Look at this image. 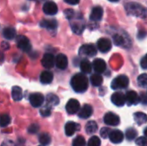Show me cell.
I'll return each instance as SVG.
<instances>
[{
	"label": "cell",
	"instance_id": "46",
	"mask_svg": "<svg viewBox=\"0 0 147 146\" xmlns=\"http://www.w3.org/2000/svg\"><path fill=\"white\" fill-rule=\"evenodd\" d=\"M144 133H145V136L147 137V127L145 129V131H144Z\"/></svg>",
	"mask_w": 147,
	"mask_h": 146
},
{
	"label": "cell",
	"instance_id": "17",
	"mask_svg": "<svg viewBox=\"0 0 147 146\" xmlns=\"http://www.w3.org/2000/svg\"><path fill=\"white\" fill-rule=\"evenodd\" d=\"M92 113H93L92 107L89 104H85L78 111V117L81 119H88L92 115Z\"/></svg>",
	"mask_w": 147,
	"mask_h": 146
},
{
	"label": "cell",
	"instance_id": "9",
	"mask_svg": "<svg viewBox=\"0 0 147 146\" xmlns=\"http://www.w3.org/2000/svg\"><path fill=\"white\" fill-rule=\"evenodd\" d=\"M43 11L46 15H53L57 14L58 12V6L54 2L48 1L44 3L43 5Z\"/></svg>",
	"mask_w": 147,
	"mask_h": 146
},
{
	"label": "cell",
	"instance_id": "22",
	"mask_svg": "<svg viewBox=\"0 0 147 146\" xmlns=\"http://www.w3.org/2000/svg\"><path fill=\"white\" fill-rule=\"evenodd\" d=\"M12 99L15 102H19L22 99V89L19 86H14L11 91Z\"/></svg>",
	"mask_w": 147,
	"mask_h": 146
},
{
	"label": "cell",
	"instance_id": "37",
	"mask_svg": "<svg viewBox=\"0 0 147 146\" xmlns=\"http://www.w3.org/2000/svg\"><path fill=\"white\" fill-rule=\"evenodd\" d=\"M110 132H111V130H110L109 128H108V127H103V128H102L101 131H100V135H101V137H102V139H107V138H109Z\"/></svg>",
	"mask_w": 147,
	"mask_h": 146
},
{
	"label": "cell",
	"instance_id": "10",
	"mask_svg": "<svg viewBox=\"0 0 147 146\" xmlns=\"http://www.w3.org/2000/svg\"><path fill=\"white\" fill-rule=\"evenodd\" d=\"M41 65L46 69H51L55 65V59L54 56L52 53H45L42 59H41Z\"/></svg>",
	"mask_w": 147,
	"mask_h": 146
},
{
	"label": "cell",
	"instance_id": "42",
	"mask_svg": "<svg viewBox=\"0 0 147 146\" xmlns=\"http://www.w3.org/2000/svg\"><path fill=\"white\" fill-rule=\"evenodd\" d=\"M140 65L143 69L146 70L147 69V54L141 59V62H140Z\"/></svg>",
	"mask_w": 147,
	"mask_h": 146
},
{
	"label": "cell",
	"instance_id": "27",
	"mask_svg": "<svg viewBox=\"0 0 147 146\" xmlns=\"http://www.w3.org/2000/svg\"><path fill=\"white\" fill-rule=\"evenodd\" d=\"M80 69L83 73H90L92 70L90 62L88 59H83L80 63Z\"/></svg>",
	"mask_w": 147,
	"mask_h": 146
},
{
	"label": "cell",
	"instance_id": "6",
	"mask_svg": "<svg viewBox=\"0 0 147 146\" xmlns=\"http://www.w3.org/2000/svg\"><path fill=\"white\" fill-rule=\"evenodd\" d=\"M103 120L106 125H109L111 126H116L120 123V117L114 113L109 112L104 115Z\"/></svg>",
	"mask_w": 147,
	"mask_h": 146
},
{
	"label": "cell",
	"instance_id": "12",
	"mask_svg": "<svg viewBox=\"0 0 147 146\" xmlns=\"http://www.w3.org/2000/svg\"><path fill=\"white\" fill-rule=\"evenodd\" d=\"M111 102L117 107H122L126 102V96L121 92H115L111 96Z\"/></svg>",
	"mask_w": 147,
	"mask_h": 146
},
{
	"label": "cell",
	"instance_id": "30",
	"mask_svg": "<svg viewBox=\"0 0 147 146\" xmlns=\"http://www.w3.org/2000/svg\"><path fill=\"white\" fill-rule=\"evenodd\" d=\"M11 122V119L9 117V115L8 114H3L0 116V126L2 127H5L7 126H9Z\"/></svg>",
	"mask_w": 147,
	"mask_h": 146
},
{
	"label": "cell",
	"instance_id": "19",
	"mask_svg": "<svg viewBox=\"0 0 147 146\" xmlns=\"http://www.w3.org/2000/svg\"><path fill=\"white\" fill-rule=\"evenodd\" d=\"M102 15H103V9L102 7L100 6H96V7H94L91 10V13H90V18L91 21H94V22H98L102 19Z\"/></svg>",
	"mask_w": 147,
	"mask_h": 146
},
{
	"label": "cell",
	"instance_id": "23",
	"mask_svg": "<svg viewBox=\"0 0 147 146\" xmlns=\"http://www.w3.org/2000/svg\"><path fill=\"white\" fill-rule=\"evenodd\" d=\"M57 21L55 20H43L40 22V25L42 28H46L49 30H54L57 28Z\"/></svg>",
	"mask_w": 147,
	"mask_h": 146
},
{
	"label": "cell",
	"instance_id": "2",
	"mask_svg": "<svg viewBox=\"0 0 147 146\" xmlns=\"http://www.w3.org/2000/svg\"><path fill=\"white\" fill-rule=\"evenodd\" d=\"M126 10L127 14L140 17L147 16V9L138 3H128L126 4Z\"/></svg>",
	"mask_w": 147,
	"mask_h": 146
},
{
	"label": "cell",
	"instance_id": "16",
	"mask_svg": "<svg viewBox=\"0 0 147 146\" xmlns=\"http://www.w3.org/2000/svg\"><path fill=\"white\" fill-rule=\"evenodd\" d=\"M110 141L114 144H120L123 141L124 135L120 130H114L111 131L109 136Z\"/></svg>",
	"mask_w": 147,
	"mask_h": 146
},
{
	"label": "cell",
	"instance_id": "39",
	"mask_svg": "<svg viewBox=\"0 0 147 146\" xmlns=\"http://www.w3.org/2000/svg\"><path fill=\"white\" fill-rule=\"evenodd\" d=\"M136 145L139 146H146L147 145V139L145 137H140L135 140Z\"/></svg>",
	"mask_w": 147,
	"mask_h": 146
},
{
	"label": "cell",
	"instance_id": "31",
	"mask_svg": "<svg viewBox=\"0 0 147 146\" xmlns=\"http://www.w3.org/2000/svg\"><path fill=\"white\" fill-rule=\"evenodd\" d=\"M138 133H137V131L134 128H128L126 132V136H127V139L129 140V141H132L134 140V139H136Z\"/></svg>",
	"mask_w": 147,
	"mask_h": 146
},
{
	"label": "cell",
	"instance_id": "32",
	"mask_svg": "<svg viewBox=\"0 0 147 146\" xmlns=\"http://www.w3.org/2000/svg\"><path fill=\"white\" fill-rule=\"evenodd\" d=\"M71 28L74 33L80 34H82V32L84 29V25L80 24V23H71Z\"/></svg>",
	"mask_w": 147,
	"mask_h": 146
},
{
	"label": "cell",
	"instance_id": "43",
	"mask_svg": "<svg viewBox=\"0 0 147 146\" xmlns=\"http://www.w3.org/2000/svg\"><path fill=\"white\" fill-rule=\"evenodd\" d=\"M65 3H67L68 4L76 5V4H78V3L80 2V0H65Z\"/></svg>",
	"mask_w": 147,
	"mask_h": 146
},
{
	"label": "cell",
	"instance_id": "18",
	"mask_svg": "<svg viewBox=\"0 0 147 146\" xmlns=\"http://www.w3.org/2000/svg\"><path fill=\"white\" fill-rule=\"evenodd\" d=\"M126 101L129 105H137L140 102V96L135 91L130 90L126 94Z\"/></svg>",
	"mask_w": 147,
	"mask_h": 146
},
{
	"label": "cell",
	"instance_id": "20",
	"mask_svg": "<svg viewBox=\"0 0 147 146\" xmlns=\"http://www.w3.org/2000/svg\"><path fill=\"white\" fill-rule=\"evenodd\" d=\"M53 79V74L49 71H44L40 76V80L42 83H50Z\"/></svg>",
	"mask_w": 147,
	"mask_h": 146
},
{
	"label": "cell",
	"instance_id": "4",
	"mask_svg": "<svg viewBox=\"0 0 147 146\" xmlns=\"http://www.w3.org/2000/svg\"><path fill=\"white\" fill-rule=\"evenodd\" d=\"M16 45L19 49L24 52H28L31 50V44L29 40L24 35H18L16 37Z\"/></svg>",
	"mask_w": 147,
	"mask_h": 146
},
{
	"label": "cell",
	"instance_id": "45",
	"mask_svg": "<svg viewBox=\"0 0 147 146\" xmlns=\"http://www.w3.org/2000/svg\"><path fill=\"white\" fill-rule=\"evenodd\" d=\"M146 32H145V31H142V32H141V31H140V32L139 33L138 37H139L140 39V38H141V39H143V38H145V37H146Z\"/></svg>",
	"mask_w": 147,
	"mask_h": 146
},
{
	"label": "cell",
	"instance_id": "29",
	"mask_svg": "<svg viewBox=\"0 0 147 146\" xmlns=\"http://www.w3.org/2000/svg\"><path fill=\"white\" fill-rule=\"evenodd\" d=\"M39 142L42 146L48 145L51 143V138L47 133H41L39 137Z\"/></svg>",
	"mask_w": 147,
	"mask_h": 146
},
{
	"label": "cell",
	"instance_id": "25",
	"mask_svg": "<svg viewBox=\"0 0 147 146\" xmlns=\"http://www.w3.org/2000/svg\"><path fill=\"white\" fill-rule=\"evenodd\" d=\"M3 35L7 40H13L16 35V29L14 28H11V27L5 28L3 31Z\"/></svg>",
	"mask_w": 147,
	"mask_h": 146
},
{
	"label": "cell",
	"instance_id": "1",
	"mask_svg": "<svg viewBox=\"0 0 147 146\" xmlns=\"http://www.w3.org/2000/svg\"><path fill=\"white\" fill-rule=\"evenodd\" d=\"M71 85L76 92L83 93L86 91L89 87V80L84 74L78 73L72 77L71 80Z\"/></svg>",
	"mask_w": 147,
	"mask_h": 146
},
{
	"label": "cell",
	"instance_id": "15",
	"mask_svg": "<svg viewBox=\"0 0 147 146\" xmlns=\"http://www.w3.org/2000/svg\"><path fill=\"white\" fill-rule=\"evenodd\" d=\"M107 68L106 62L102 59H96L93 61V69L97 74H101L105 71Z\"/></svg>",
	"mask_w": 147,
	"mask_h": 146
},
{
	"label": "cell",
	"instance_id": "13",
	"mask_svg": "<svg viewBox=\"0 0 147 146\" xmlns=\"http://www.w3.org/2000/svg\"><path fill=\"white\" fill-rule=\"evenodd\" d=\"M79 129H80V126L73 121H69L65 126V132L66 136H68V137L72 136Z\"/></svg>",
	"mask_w": 147,
	"mask_h": 146
},
{
	"label": "cell",
	"instance_id": "41",
	"mask_svg": "<svg viewBox=\"0 0 147 146\" xmlns=\"http://www.w3.org/2000/svg\"><path fill=\"white\" fill-rule=\"evenodd\" d=\"M65 15H66L67 19H71L74 15V11L72 9H66L65 11Z\"/></svg>",
	"mask_w": 147,
	"mask_h": 146
},
{
	"label": "cell",
	"instance_id": "28",
	"mask_svg": "<svg viewBox=\"0 0 147 146\" xmlns=\"http://www.w3.org/2000/svg\"><path fill=\"white\" fill-rule=\"evenodd\" d=\"M102 81H103L102 77L100 74L96 73V74H93V75L90 77V83H91V84H92L93 86H96V87L101 86L102 83Z\"/></svg>",
	"mask_w": 147,
	"mask_h": 146
},
{
	"label": "cell",
	"instance_id": "5",
	"mask_svg": "<svg viewBox=\"0 0 147 146\" xmlns=\"http://www.w3.org/2000/svg\"><path fill=\"white\" fill-rule=\"evenodd\" d=\"M79 54L82 56L93 57L96 54V48L92 44L83 45L79 49Z\"/></svg>",
	"mask_w": 147,
	"mask_h": 146
},
{
	"label": "cell",
	"instance_id": "47",
	"mask_svg": "<svg viewBox=\"0 0 147 146\" xmlns=\"http://www.w3.org/2000/svg\"><path fill=\"white\" fill-rule=\"evenodd\" d=\"M142 96H143V97H144V100H146V96H145L144 94H142ZM146 104H147V100L146 101Z\"/></svg>",
	"mask_w": 147,
	"mask_h": 146
},
{
	"label": "cell",
	"instance_id": "36",
	"mask_svg": "<svg viewBox=\"0 0 147 146\" xmlns=\"http://www.w3.org/2000/svg\"><path fill=\"white\" fill-rule=\"evenodd\" d=\"M51 111H52V108H51L50 107L45 106L44 108H41V110H40V114H41L43 117H47V116H50Z\"/></svg>",
	"mask_w": 147,
	"mask_h": 146
},
{
	"label": "cell",
	"instance_id": "24",
	"mask_svg": "<svg viewBox=\"0 0 147 146\" xmlns=\"http://www.w3.org/2000/svg\"><path fill=\"white\" fill-rule=\"evenodd\" d=\"M59 103V97L54 94H48L47 96V106L50 107L51 108L54 106H57Z\"/></svg>",
	"mask_w": 147,
	"mask_h": 146
},
{
	"label": "cell",
	"instance_id": "3",
	"mask_svg": "<svg viewBox=\"0 0 147 146\" xmlns=\"http://www.w3.org/2000/svg\"><path fill=\"white\" fill-rule=\"evenodd\" d=\"M129 84V78L126 77L125 75H121L116 77L112 83H111V88L115 90L117 89H126Z\"/></svg>",
	"mask_w": 147,
	"mask_h": 146
},
{
	"label": "cell",
	"instance_id": "8",
	"mask_svg": "<svg viewBox=\"0 0 147 146\" xmlns=\"http://www.w3.org/2000/svg\"><path fill=\"white\" fill-rule=\"evenodd\" d=\"M65 109L69 114H75L80 109V103L76 99H71L65 106Z\"/></svg>",
	"mask_w": 147,
	"mask_h": 146
},
{
	"label": "cell",
	"instance_id": "11",
	"mask_svg": "<svg viewBox=\"0 0 147 146\" xmlns=\"http://www.w3.org/2000/svg\"><path fill=\"white\" fill-rule=\"evenodd\" d=\"M97 47H98L100 52H108L109 51H110V49L112 47V43L107 38H101L97 41Z\"/></svg>",
	"mask_w": 147,
	"mask_h": 146
},
{
	"label": "cell",
	"instance_id": "44",
	"mask_svg": "<svg viewBox=\"0 0 147 146\" xmlns=\"http://www.w3.org/2000/svg\"><path fill=\"white\" fill-rule=\"evenodd\" d=\"M2 48L3 49V50H8L9 48V45L7 43V42H3L2 43Z\"/></svg>",
	"mask_w": 147,
	"mask_h": 146
},
{
	"label": "cell",
	"instance_id": "35",
	"mask_svg": "<svg viewBox=\"0 0 147 146\" xmlns=\"http://www.w3.org/2000/svg\"><path fill=\"white\" fill-rule=\"evenodd\" d=\"M101 145V140L97 136L91 137L88 141V146H100Z\"/></svg>",
	"mask_w": 147,
	"mask_h": 146
},
{
	"label": "cell",
	"instance_id": "21",
	"mask_svg": "<svg viewBox=\"0 0 147 146\" xmlns=\"http://www.w3.org/2000/svg\"><path fill=\"white\" fill-rule=\"evenodd\" d=\"M134 118L135 122L139 126L146 124L147 122V115L145 113H142V112H136L134 114Z\"/></svg>",
	"mask_w": 147,
	"mask_h": 146
},
{
	"label": "cell",
	"instance_id": "14",
	"mask_svg": "<svg viewBox=\"0 0 147 146\" xmlns=\"http://www.w3.org/2000/svg\"><path fill=\"white\" fill-rule=\"evenodd\" d=\"M55 65L60 70H65L68 65V59L65 54L59 53L55 58Z\"/></svg>",
	"mask_w": 147,
	"mask_h": 146
},
{
	"label": "cell",
	"instance_id": "33",
	"mask_svg": "<svg viewBox=\"0 0 147 146\" xmlns=\"http://www.w3.org/2000/svg\"><path fill=\"white\" fill-rule=\"evenodd\" d=\"M86 142L83 136H78L72 142V146H85Z\"/></svg>",
	"mask_w": 147,
	"mask_h": 146
},
{
	"label": "cell",
	"instance_id": "40",
	"mask_svg": "<svg viewBox=\"0 0 147 146\" xmlns=\"http://www.w3.org/2000/svg\"><path fill=\"white\" fill-rule=\"evenodd\" d=\"M113 39H114V42H115V45H117V46H121V45H122V44H123V42H124L123 38H122L121 35H119V34H115V35L113 37Z\"/></svg>",
	"mask_w": 147,
	"mask_h": 146
},
{
	"label": "cell",
	"instance_id": "7",
	"mask_svg": "<svg viewBox=\"0 0 147 146\" xmlns=\"http://www.w3.org/2000/svg\"><path fill=\"white\" fill-rule=\"evenodd\" d=\"M44 96L40 93H33L29 96V102L34 108L40 107L44 102Z\"/></svg>",
	"mask_w": 147,
	"mask_h": 146
},
{
	"label": "cell",
	"instance_id": "48",
	"mask_svg": "<svg viewBox=\"0 0 147 146\" xmlns=\"http://www.w3.org/2000/svg\"><path fill=\"white\" fill-rule=\"evenodd\" d=\"M109 1H110V2H118L119 0H109Z\"/></svg>",
	"mask_w": 147,
	"mask_h": 146
},
{
	"label": "cell",
	"instance_id": "26",
	"mask_svg": "<svg viewBox=\"0 0 147 146\" xmlns=\"http://www.w3.org/2000/svg\"><path fill=\"white\" fill-rule=\"evenodd\" d=\"M98 129V126H97V124L96 121L94 120H90L89 121L86 126H85V131L88 134H93L95 133Z\"/></svg>",
	"mask_w": 147,
	"mask_h": 146
},
{
	"label": "cell",
	"instance_id": "34",
	"mask_svg": "<svg viewBox=\"0 0 147 146\" xmlns=\"http://www.w3.org/2000/svg\"><path fill=\"white\" fill-rule=\"evenodd\" d=\"M138 83L141 87H147V74L144 73L139 76L138 77Z\"/></svg>",
	"mask_w": 147,
	"mask_h": 146
},
{
	"label": "cell",
	"instance_id": "38",
	"mask_svg": "<svg viewBox=\"0 0 147 146\" xmlns=\"http://www.w3.org/2000/svg\"><path fill=\"white\" fill-rule=\"evenodd\" d=\"M40 129V126L37 125V124H32L31 126H28V132L31 134H34V133H36Z\"/></svg>",
	"mask_w": 147,
	"mask_h": 146
}]
</instances>
